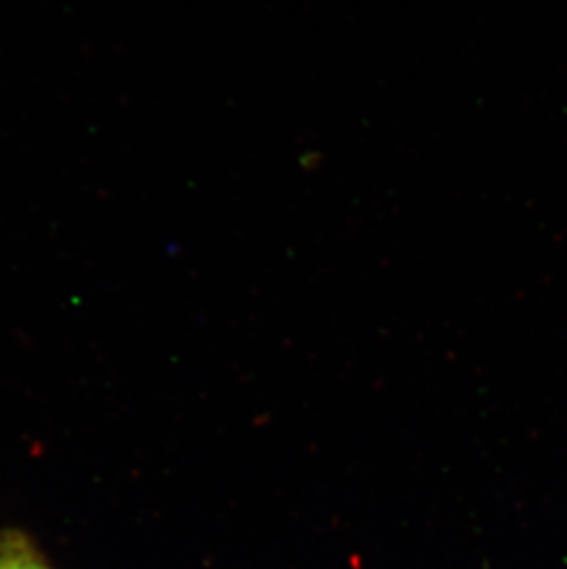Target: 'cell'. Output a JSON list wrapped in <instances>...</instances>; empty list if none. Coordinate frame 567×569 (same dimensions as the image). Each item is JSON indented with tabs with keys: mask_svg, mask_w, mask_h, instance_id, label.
Returning a JSON list of instances; mask_svg holds the SVG:
<instances>
[{
	"mask_svg": "<svg viewBox=\"0 0 567 569\" xmlns=\"http://www.w3.org/2000/svg\"><path fill=\"white\" fill-rule=\"evenodd\" d=\"M0 569H52L38 551L21 537L0 542Z\"/></svg>",
	"mask_w": 567,
	"mask_h": 569,
	"instance_id": "cell-1",
	"label": "cell"
}]
</instances>
